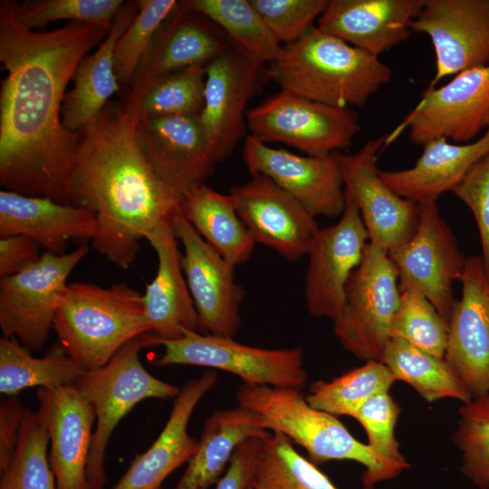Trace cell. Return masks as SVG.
<instances>
[{"instance_id": "1", "label": "cell", "mask_w": 489, "mask_h": 489, "mask_svg": "<svg viewBox=\"0 0 489 489\" xmlns=\"http://www.w3.org/2000/svg\"><path fill=\"white\" fill-rule=\"evenodd\" d=\"M108 31L69 22L34 32L16 18L13 0L0 1V185L25 196L70 204L79 132L65 129L62 106L80 62Z\"/></svg>"}, {"instance_id": "2", "label": "cell", "mask_w": 489, "mask_h": 489, "mask_svg": "<svg viewBox=\"0 0 489 489\" xmlns=\"http://www.w3.org/2000/svg\"><path fill=\"white\" fill-rule=\"evenodd\" d=\"M135 127L121 104L108 103L79 130L70 189V204L96 216L92 247L123 269L134 263L146 234L181 202L150 167Z\"/></svg>"}, {"instance_id": "3", "label": "cell", "mask_w": 489, "mask_h": 489, "mask_svg": "<svg viewBox=\"0 0 489 489\" xmlns=\"http://www.w3.org/2000/svg\"><path fill=\"white\" fill-rule=\"evenodd\" d=\"M266 67L283 91L343 109L366 105L392 75L379 57L315 26Z\"/></svg>"}, {"instance_id": "4", "label": "cell", "mask_w": 489, "mask_h": 489, "mask_svg": "<svg viewBox=\"0 0 489 489\" xmlns=\"http://www.w3.org/2000/svg\"><path fill=\"white\" fill-rule=\"evenodd\" d=\"M53 331L60 346L85 370L105 365L127 342L149 333L142 294L122 283H69Z\"/></svg>"}, {"instance_id": "5", "label": "cell", "mask_w": 489, "mask_h": 489, "mask_svg": "<svg viewBox=\"0 0 489 489\" xmlns=\"http://www.w3.org/2000/svg\"><path fill=\"white\" fill-rule=\"evenodd\" d=\"M236 400L261 415L269 431L281 433L302 446L315 465L333 460L355 461L365 467L363 489H374L388 481L368 446L357 440L335 416L310 406L301 389L243 382Z\"/></svg>"}, {"instance_id": "6", "label": "cell", "mask_w": 489, "mask_h": 489, "mask_svg": "<svg viewBox=\"0 0 489 489\" xmlns=\"http://www.w3.org/2000/svg\"><path fill=\"white\" fill-rule=\"evenodd\" d=\"M148 333L124 346L103 366L85 370L74 382L82 397L96 414V427L90 450L87 478L91 489H104L108 482L105 454L120 421L139 402L148 398H176L180 388L146 370L139 352L147 346Z\"/></svg>"}, {"instance_id": "7", "label": "cell", "mask_w": 489, "mask_h": 489, "mask_svg": "<svg viewBox=\"0 0 489 489\" xmlns=\"http://www.w3.org/2000/svg\"><path fill=\"white\" fill-rule=\"evenodd\" d=\"M398 279L388 251L368 243L346 284L343 310L332 321L338 340L360 360H382L400 302Z\"/></svg>"}, {"instance_id": "8", "label": "cell", "mask_w": 489, "mask_h": 489, "mask_svg": "<svg viewBox=\"0 0 489 489\" xmlns=\"http://www.w3.org/2000/svg\"><path fill=\"white\" fill-rule=\"evenodd\" d=\"M148 347L162 346L152 361L157 366L187 365L221 369L245 383L302 389L307 382L303 351L299 347L265 349L249 346L234 338L184 330L177 340H158L149 333Z\"/></svg>"}, {"instance_id": "9", "label": "cell", "mask_w": 489, "mask_h": 489, "mask_svg": "<svg viewBox=\"0 0 489 489\" xmlns=\"http://www.w3.org/2000/svg\"><path fill=\"white\" fill-rule=\"evenodd\" d=\"M86 244L63 254H42L28 268L0 280V328L3 337L29 350L45 347L68 278L86 256Z\"/></svg>"}, {"instance_id": "10", "label": "cell", "mask_w": 489, "mask_h": 489, "mask_svg": "<svg viewBox=\"0 0 489 489\" xmlns=\"http://www.w3.org/2000/svg\"><path fill=\"white\" fill-rule=\"evenodd\" d=\"M252 136L281 142L309 156L324 157L350 146L360 130L358 115L281 91L246 112Z\"/></svg>"}, {"instance_id": "11", "label": "cell", "mask_w": 489, "mask_h": 489, "mask_svg": "<svg viewBox=\"0 0 489 489\" xmlns=\"http://www.w3.org/2000/svg\"><path fill=\"white\" fill-rule=\"evenodd\" d=\"M388 255L398 271L399 287L418 289L448 321L456 302L453 283L460 281L466 258L436 203L417 205L413 235Z\"/></svg>"}, {"instance_id": "12", "label": "cell", "mask_w": 489, "mask_h": 489, "mask_svg": "<svg viewBox=\"0 0 489 489\" xmlns=\"http://www.w3.org/2000/svg\"><path fill=\"white\" fill-rule=\"evenodd\" d=\"M269 78L265 64L236 46L206 66L204 106L199 120L218 164L246 136V106Z\"/></svg>"}, {"instance_id": "13", "label": "cell", "mask_w": 489, "mask_h": 489, "mask_svg": "<svg viewBox=\"0 0 489 489\" xmlns=\"http://www.w3.org/2000/svg\"><path fill=\"white\" fill-rule=\"evenodd\" d=\"M489 116V64L461 72L441 87L425 90L419 102L387 145L405 128L410 141L424 146L439 138L468 143L484 128Z\"/></svg>"}, {"instance_id": "14", "label": "cell", "mask_w": 489, "mask_h": 489, "mask_svg": "<svg viewBox=\"0 0 489 489\" xmlns=\"http://www.w3.org/2000/svg\"><path fill=\"white\" fill-rule=\"evenodd\" d=\"M235 46L220 27L178 1L138 66L122 105L125 114L136 123L138 104L158 78L187 67H206Z\"/></svg>"}, {"instance_id": "15", "label": "cell", "mask_w": 489, "mask_h": 489, "mask_svg": "<svg viewBox=\"0 0 489 489\" xmlns=\"http://www.w3.org/2000/svg\"><path fill=\"white\" fill-rule=\"evenodd\" d=\"M183 246L182 268L198 317L200 332L234 338L241 325L244 289L235 281V266L225 260L183 216L170 219Z\"/></svg>"}, {"instance_id": "16", "label": "cell", "mask_w": 489, "mask_h": 489, "mask_svg": "<svg viewBox=\"0 0 489 489\" xmlns=\"http://www.w3.org/2000/svg\"><path fill=\"white\" fill-rule=\"evenodd\" d=\"M388 134L368 140L356 153L336 152L345 193L356 204L369 243L391 252L413 235L417 204L396 194L379 177L378 156Z\"/></svg>"}, {"instance_id": "17", "label": "cell", "mask_w": 489, "mask_h": 489, "mask_svg": "<svg viewBox=\"0 0 489 489\" xmlns=\"http://www.w3.org/2000/svg\"><path fill=\"white\" fill-rule=\"evenodd\" d=\"M346 203L340 220L320 228L308 255L305 301L310 314L334 321L345 304V288L352 272L362 260L369 235L360 211L345 193Z\"/></svg>"}, {"instance_id": "18", "label": "cell", "mask_w": 489, "mask_h": 489, "mask_svg": "<svg viewBox=\"0 0 489 489\" xmlns=\"http://www.w3.org/2000/svg\"><path fill=\"white\" fill-rule=\"evenodd\" d=\"M243 158L252 176L260 174L272 179L313 217L342 215L345 187L336 152L324 157L302 156L272 148L248 135Z\"/></svg>"}, {"instance_id": "19", "label": "cell", "mask_w": 489, "mask_h": 489, "mask_svg": "<svg viewBox=\"0 0 489 489\" xmlns=\"http://www.w3.org/2000/svg\"><path fill=\"white\" fill-rule=\"evenodd\" d=\"M410 29L427 34L435 49L436 73L428 88L489 64V0H426Z\"/></svg>"}, {"instance_id": "20", "label": "cell", "mask_w": 489, "mask_h": 489, "mask_svg": "<svg viewBox=\"0 0 489 489\" xmlns=\"http://www.w3.org/2000/svg\"><path fill=\"white\" fill-rule=\"evenodd\" d=\"M135 129L150 167L181 200L212 176L217 163L199 115L140 118Z\"/></svg>"}, {"instance_id": "21", "label": "cell", "mask_w": 489, "mask_h": 489, "mask_svg": "<svg viewBox=\"0 0 489 489\" xmlns=\"http://www.w3.org/2000/svg\"><path fill=\"white\" fill-rule=\"evenodd\" d=\"M228 196L255 242L289 261L307 255L320 229L315 217L272 179L252 176Z\"/></svg>"}, {"instance_id": "22", "label": "cell", "mask_w": 489, "mask_h": 489, "mask_svg": "<svg viewBox=\"0 0 489 489\" xmlns=\"http://www.w3.org/2000/svg\"><path fill=\"white\" fill-rule=\"evenodd\" d=\"M461 297L448 321L444 359L472 398L489 395V278L482 257L466 258Z\"/></svg>"}, {"instance_id": "23", "label": "cell", "mask_w": 489, "mask_h": 489, "mask_svg": "<svg viewBox=\"0 0 489 489\" xmlns=\"http://www.w3.org/2000/svg\"><path fill=\"white\" fill-rule=\"evenodd\" d=\"M38 410L49 436L50 465L56 489H91L87 465L96 420L93 406L73 384L40 388Z\"/></svg>"}, {"instance_id": "24", "label": "cell", "mask_w": 489, "mask_h": 489, "mask_svg": "<svg viewBox=\"0 0 489 489\" xmlns=\"http://www.w3.org/2000/svg\"><path fill=\"white\" fill-rule=\"evenodd\" d=\"M170 219L159 222L145 235L157 254L158 269L142 294L143 308L149 334L158 340L179 339L184 330L200 331Z\"/></svg>"}, {"instance_id": "25", "label": "cell", "mask_w": 489, "mask_h": 489, "mask_svg": "<svg viewBox=\"0 0 489 489\" xmlns=\"http://www.w3.org/2000/svg\"><path fill=\"white\" fill-rule=\"evenodd\" d=\"M426 0H329L318 28L375 57L407 40Z\"/></svg>"}, {"instance_id": "26", "label": "cell", "mask_w": 489, "mask_h": 489, "mask_svg": "<svg viewBox=\"0 0 489 489\" xmlns=\"http://www.w3.org/2000/svg\"><path fill=\"white\" fill-rule=\"evenodd\" d=\"M216 380V371L208 369L185 383L158 438L147 451L135 456L112 489H157L168 475L190 460L198 440L187 432L189 418Z\"/></svg>"}, {"instance_id": "27", "label": "cell", "mask_w": 489, "mask_h": 489, "mask_svg": "<svg viewBox=\"0 0 489 489\" xmlns=\"http://www.w3.org/2000/svg\"><path fill=\"white\" fill-rule=\"evenodd\" d=\"M96 231V216L89 209L48 197L0 191V237L24 235L46 252L63 254L70 240H92Z\"/></svg>"}, {"instance_id": "28", "label": "cell", "mask_w": 489, "mask_h": 489, "mask_svg": "<svg viewBox=\"0 0 489 489\" xmlns=\"http://www.w3.org/2000/svg\"><path fill=\"white\" fill-rule=\"evenodd\" d=\"M423 147L412 168L379 170L381 179L396 194L417 205L436 203L442 194L452 191L469 169L489 153V128L473 142L454 144L439 138Z\"/></svg>"}, {"instance_id": "29", "label": "cell", "mask_w": 489, "mask_h": 489, "mask_svg": "<svg viewBox=\"0 0 489 489\" xmlns=\"http://www.w3.org/2000/svg\"><path fill=\"white\" fill-rule=\"evenodd\" d=\"M138 11L139 1L125 2L98 49L78 64L72 78L73 87L66 92L62 106V122L68 130H81L105 108L109 99L121 90L115 73V45Z\"/></svg>"}, {"instance_id": "30", "label": "cell", "mask_w": 489, "mask_h": 489, "mask_svg": "<svg viewBox=\"0 0 489 489\" xmlns=\"http://www.w3.org/2000/svg\"><path fill=\"white\" fill-rule=\"evenodd\" d=\"M270 432L261 415L240 405L213 412L205 422L196 453L174 489H208L219 481L244 441L265 437Z\"/></svg>"}, {"instance_id": "31", "label": "cell", "mask_w": 489, "mask_h": 489, "mask_svg": "<svg viewBox=\"0 0 489 489\" xmlns=\"http://www.w3.org/2000/svg\"><path fill=\"white\" fill-rule=\"evenodd\" d=\"M179 209L203 239L228 263L235 267L249 260L255 241L228 195L204 185L185 197Z\"/></svg>"}, {"instance_id": "32", "label": "cell", "mask_w": 489, "mask_h": 489, "mask_svg": "<svg viewBox=\"0 0 489 489\" xmlns=\"http://www.w3.org/2000/svg\"><path fill=\"white\" fill-rule=\"evenodd\" d=\"M30 351L15 339H0L2 394L10 397L32 387L54 388L74 384L85 371L61 346L52 348L42 358Z\"/></svg>"}, {"instance_id": "33", "label": "cell", "mask_w": 489, "mask_h": 489, "mask_svg": "<svg viewBox=\"0 0 489 489\" xmlns=\"http://www.w3.org/2000/svg\"><path fill=\"white\" fill-rule=\"evenodd\" d=\"M381 361L396 380L410 385L427 402L452 398L463 404L472 398L445 359L404 340L390 339Z\"/></svg>"}, {"instance_id": "34", "label": "cell", "mask_w": 489, "mask_h": 489, "mask_svg": "<svg viewBox=\"0 0 489 489\" xmlns=\"http://www.w3.org/2000/svg\"><path fill=\"white\" fill-rule=\"evenodd\" d=\"M184 4L220 27L231 42L251 58L274 62L283 45L249 0H186Z\"/></svg>"}, {"instance_id": "35", "label": "cell", "mask_w": 489, "mask_h": 489, "mask_svg": "<svg viewBox=\"0 0 489 489\" xmlns=\"http://www.w3.org/2000/svg\"><path fill=\"white\" fill-rule=\"evenodd\" d=\"M395 381L392 372L382 361L369 360L330 381L313 382L305 398L309 405L318 410L335 417H355L369 398L388 392Z\"/></svg>"}, {"instance_id": "36", "label": "cell", "mask_w": 489, "mask_h": 489, "mask_svg": "<svg viewBox=\"0 0 489 489\" xmlns=\"http://www.w3.org/2000/svg\"><path fill=\"white\" fill-rule=\"evenodd\" d=\"M254 489H338L317 465L301 455L291 440L270 432L253 479Z\"/></svg>"}, {"instance_id": "37", "label": "cell", "mask_w": 489, "mask_h": 489, "mask_svg": "<svg viewBox=\"0 0 489 489\" xmlns=\"http://www.w3.org/2000/svg\"><path fill=\"white\" fill-rule=\"evenodd\" d=\"M49 436L37 412L26 408L9 465L1 472L0 489H56L47 457Z\"/></svg>"}, {"instance_id": "38", "label": "cell", "mask_w": 489, "mask_h": 489, "mask_svg": "<svg viewBox=\"0 0 489 489\" xmlns=\"http://www.w3.org/2000/svg\"><path fill=\"white\" fill-rule=\"evenodd\" d=\"M206 67L191 66L155 80L142 95L135 121L146 117L199 115L204 106Z\"/></svg>"}, {"instance_id": "39", "label": "cell", "mask_w": 489, "mask_h": 489, "mask_svg": "<svg viewBox=\"0 0 489 489\" xmlns=\"http://www.w3.org/2000/svg\"><path fill=\"white\" fill-rule=\"evenodd\" d=\"M448 321L416 287H400V302L390 327V339L404 340L444 359Z\"/></svg>"}, {"instance_id": "40", "label": "cell", "mask_w": 489, "mask_h": 489, "mask_svg": "<svg viewBox=\"0 0 489 489\" xmlns=\"http://www.w3.org/2000/svg\"><path fill=\"white\" fill-rule=\"evenodd\" d=\"M453 443L460 472L479 489H489V395L472 398L458 409Z\"/></svg>"}, {"instance_id": "41", "label": "cell", "mask_w": 489, "mask_h": 489, "mask_svg": "<svg viewBox=\"0 0 489 489\" xmlns=\"http://www.w3.org/2000/svg\"><path fill=\"white\" fill-rule=\"evenodd\" d=\"M400 412L398 404L388 391L369 398L354 417L364 428L368 437L366 445L383 468L388 480L397 477L410 466L395 436Z\"/></svg>"}, {"instance_id": "42", "label": "cell", "mask_w": 489, "mask_h": 489, "mask_svg": "<svg viewBox=\"0 0 489 489\" xmlns=\"http://www.w3.org/2000/svg\"><path fill=\"white\" fill-rule=\"evenodd\" d=\"M177 4L176 0L139 1L136 17L115 45L114 67L120 87L129 89L140 61Z\"/></svg>"}, {"instance_id": "43", "label": "cell", "mask_w": 489, "mask_h": 489, "mask_svg": "<svg viewBox=\"0 0 489 489\" xmlns=\"http://www.w3.org/2000/svg\"><path fill=\"white\" fill-rule=\"evenodd\" d=\"M122 0H26L14 1L17 20L27 29L43 27L59 20L81 22L110 32Z\"/></svg>"}, {"instance_id": "44", "label": "cell", "mask_w": 489, "mask_h": 489, "mask_svg": "<svg viewBox=\"0 0 489 489\" xmlns=\"http://www.w3.org/2000/svg\"><path fill=\"white\" fill-rule=\"evenodd\" d=\"M282 45L301 39L325 10L328 0H249Z\"/></svg>"}, {"instance_id": "45", "label": "cell", "mask_w": 489, "mask_h": 489, "mask_svg": "<svg viewBox=\"0 0 489 489\" xmlns=\"http://www.w3.org/2000/svg\"><path fill=\"white\" fill-rule=\"evenodd\" d=\"M452 192L475 216L481 239V257L489 278V153L469 169Z\"/></svg>"}, {"instance_id": "46", "label": "cell", "mask_w": 489, "mask_h": 489, "mask_svg": "<svg viewBox=\"0 0 489 489\" xmlns=\"http://www.w3.org/2000/svg\"><path fill=\"white\" fill-rule=\"evenodd\" d=\"M264 437L244 441L235 451L229 466L217 482L216 489H247L252 487L255 467L261 455Z\"/></svg>"}, {"instance_id": "47", "label": "cell", "mask_w": 489, "mask_h": 489, "mask_svg": "<svg viewBox=\"0 0 489 489\" xmlns=\"http://www.w3.org/2000/svg\"><path fill=\"white\" fill-rule=\"evenodd\" d=\"M38 244L31 238L13 235L0 237V277L15 274L38 262Z\"/></svg>"}, {"instance_id": "48", "label": "cell", "mask_w": 489, "mask_h": 489, "mask_svg": "<svg viewBox=\"0 0 489 489\" xmlns=\"http://www.w3.org/2000/svg\"><path fill=\"white\" fill-rule=\"evenodd\" d=\"M25 411L26 408L16 396H10L0 405V472L14 457Z\"/></svg>"}, {"instance_id": "49", "label": "cell", "mask_w": 489, "mask_h": 489, "mask_svg": "<svg viewBox=\"0 0 489 489\" xmlns=\"http://www.w3.org/2000/svg\"><path fill=\"white\" fill-rule=\"evenodd\" d=\"M485 127H486V128H489V116H488L487 119H486V121H485Z\"/></svg>"}, {"instance_id": "50", "label": "cell", "mask_w": 489, "mask_h": 489, "mask_svg": "<svg viewBox=\"0 0 489 489\" xmlns=\"http://www.w3.org/2000/svg\"><path fill=\"white\" fill-rule=\"evenodd\" d=\"M247 489H254V488H253V487H249V488H247Z\"/></svg>"}, {"instance_id": "51", "label": "cell", "mask_w": 489, "mask_h": 489, "mask_svg": "<svg viewBox=\"0 0 489 489\" xmlns=\"http://www.w3.org/2000/svg\"><path fill=\"white\" fill-rule=\"evenodd\" d=\"M157 489H162V488H161V487H158V488H157Z\"/></svg>"}]
</instances>
